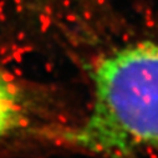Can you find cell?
I'll return each mask as SVG.
<instances>
[{
	"mask_svg": "<svg viewBox=\"0 0 158 158\" xmlns=\"http://www.w3.org/2000/svg\"><path fill=\"white\" fill-rule=\"evenodd\" d=\"M91 80L85 120L44 137L105 158L158 149V41H133L105 52L92 65Z\"/></svg>",
	"mask_w": 158,
	"mask_h": 158,
	"instance_id": "cell-1",
	"label": "cell"
},
{
	"mask_svg": "<svg viewBox=\"0 0 158 158\" xmlns=\"http://www.w3.org/2000/svg\"><path fill=\"white\" fill-rule=\"evenodd\" d=\"M35 100L25 84L0 64V148L26 133H36Z\"/></svg>",
	"mask_w": 158,
	"mask_h": 158,
	"instance_id": "cell-2",
	"label": "cell"
}]
</instances>
